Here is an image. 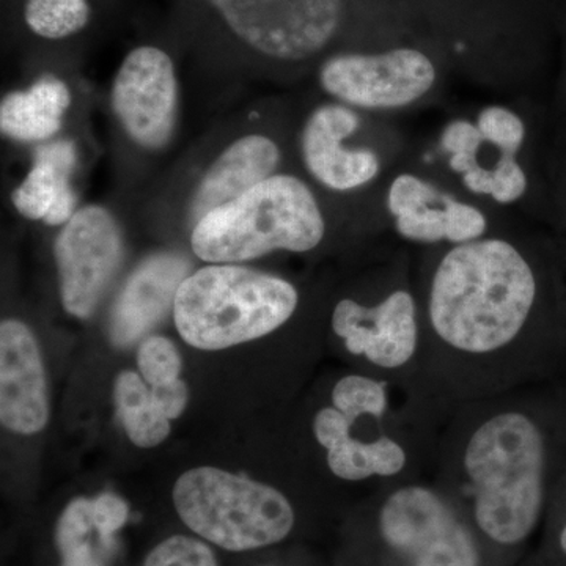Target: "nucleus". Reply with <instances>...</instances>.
I'll return each instance as SVG.
<instances>
[{
  "instance_id": "f257e3e1",
  "label": "nucleus",
  "mask_w": 566,
  "mask_h": 566,
  "mask_svg": "<svg viewBox=\"0 0 566 566\" xmlns=\"http://www.w3.org/2000/svg\"><path fill=\"white\" fill-rule=\"evenodd\" d=\"M536 293L534 270L512 241L482 238L453 245L431 277L428 323L455 352L486 356L520 337Z\"/></svg>"
},
{
  "instance_id": "f03ea898",
  "label": "nucleus",
  "mask_w": 566,
  "mask_h": 566,
  "mask_svg": "<svg viewBox=\"0 0 566 566\" xmlns=\"http://www.w3.org/2000/svg\"><path fill=\"white\" fill-rule=\"evenodd\" d=\"M545 455L542 431L523 412H497L469 438L464 471L475 521L493 542L516 545L534 531L543 506Z\"/></svg>"
},
{
  "instance_id": "7ed1b4c3",
  "label": "nucleus",
  "mask_w": 566,
  "mask_h": 566,
  "mask_svg": "<svg viewBox=\"0 0 566 566\" xmlns=\"http://www.w3.org/2000/svg\"><path fill=\"white\" fill-rule=\"evenodd\" d=\"M323 212L300 178L273 175L196 223L192 251L208 263H238L274 251L308 252L322 243Z\"/></svg>"
},
{
  "instance_id": "20e7f679",
  "label": "nucleus",
  "mask_w": 566,
  "mask_h": 566,
  "mask_svg": "<svg viewBox=\"0 0 566 566\" xmlns=\"http://www.w3.org/2000/svg\"><path fill=\"white\" fill-rule=\"evenodd\" d=\"M297 301L296 289L283 279L212 264L181 283L175 326L186 344L218 352L273 333L292 318Z\"/></svg>"
},
{
  "instance_id": "39448f33",
  "label": "nucleus",
  "mask_w": 566,
  "mask_h": 566,
  "mask_svg": "<svg viewBox=\"0 0 566 566\" xmlns=\"http://www.w3.org/2000/svg\"><path fill=\"white\" fill-rule=\"evenodd\" d=\"M174 504L192 532L234 553L275 545L294 526L293 506L281 491L211 465L178 479Z\"/></svg>"
},
{
  "instance_id": "423d86ee",
  "label": "nucleus",
  "mask_w": 566,
  "mask_h": 566,
  "mask_svg": "<svg viewBox=\"0 0 566 566\" xmlns=\"http://www.w3.org/2000/svg\"><path fill=\"white\" fill-rule=\"evenodd\" d=\"M241 43L277 62H304L334 43L346 0H202Z\"/></svg>"
},
{
  "instance_id": "0eeeda50",
  "label": "nucleus",
  "mask_w": 566,
  "mask_h": 566,
  "mask_svg": "<svg viewBox=\"0 0 566 566\" xmlns=\"http://www.w3.org/2000/svg\"><path fill=\"white\" fill-rule=\"evenodd\" d=\"M324 91L349 106L395 111L411 106L433 91L438 69L416 48H394L374 54L344 52L319 70Z\"/></svg>"
},
{
  "instance_id": "6e6552de",
  "label": "nucleus",
  "mask_w": 566,
  "mask_h": 566,
  "mask_svg": "<svg viewBox=\"0 0 566 566\" xmlns=\"http://www.w3.org/2000/svg\"><path fill=\"white\" fill-rule=\"evenodd\" d=\"M387 545L415 566H476L474 538L434 491L406 486L390 494L379 515Z\"/></svg>"
},
{
  "instance_id": "1a4fd4ad",
  "label": "nucleus",
  "mask_w": 566,
  "mask_h": 566,
  "mask_svg": "<svg viewBox=\"0 0 566 566\" xmlns=\"http://www.w3.org/2000/svg\"><path fill=\"white\" fill-rule=\"evenodd\" d=\"M62 303L76 318H88L120 266L117 222L102 207L74 212L55 240Z\"/></svg>"
},
{
  "instance_id": "9d476101",
  "label": "nucleus",
  "mask_w": 566,
  "mask_h": 566,
  "mask_svg": "<svg viewBox=\"0 0 566 566\" xmlns=\"http://www.w3.org/2000/svg\"><path fill=\"white\" fill-rule=\"evenodd\" d=\"M178 85L166 52L140 46L123 61L112 106L125 132L142 147L163 148L174 132Z\"/></svg>"
},
{
  "instance_id": "9b49d317",
  "label": "nucleus",
  "mask_w": 566,
  "mask_h": 566,
  "mask_svg": "<svg viewBox=\"0 0 566 566\" xmlns=\"http://www.w3.org/2000/svg\"><path fill=\"white\" fill-rule=\"evenodd\" d=\"M333 329L349 353L365 356L378 367H403L419 344L415 296L408 290H395L374 307L340 301L334 308Z\"/></svg>"
},
{
  "instance_id": "f8f14e48",
  "label": "nucleus",
  "mask_w": 566,
  "mask_h": 566,
  "mask_svg": "<svg viewBox=\"0 0 566 566\" xmlns=\"http://www.w3.org/2000/svg\"><path fill=\"white\" fill-rule=\"evenodd\" d=\"M359 126V115L340 104L319 107L308 118L303 133L305 166L326 188L353 191L381 172V159L371 148L344 145Z\"/></svg>"
},
{
  "instance_id": "ddd939ff",
  "label": "nucleus",
  "mask_w": 566,
  "mask_h": 566,
  "mask_svg": "<svg viewBox=\"0 0 566 566\" xmlns=\"http://www.w3.org/2000/svg\"><path fill=\"white\" fill-rule=\"evenodd\" d=\"M50 419L39 344L24 323L0 326V420L20 434L40 433Z\"/></svg>"
},
{
  "instance_id": "4468645a",
  "label": "nucleus",
  "mask_w": 566,
  "mask_h": 566,
  "mask_svg": "<svg viewBox=\"0 0 566 566\" xmlns=\"http://www.w3.org/2000/svg\"><path fill=\"white\" fill-rule=\"evenodd\" d=\"M191 263L178 253H159L145 260L126 282L111 316V338L129 346L150 333L175 305Z\"/></svg>"
},
{
  "instance_id": "2eb2a0df",
  "label": "nucleus",
  "mask_w": 566,
  "mask_h": 566,
  "mask_svg": "<svg viewBox=\"0 0 566 566\" xmlns=\"http://www.w3.org/2000/svg\"><path fill=\"white\" fill-rule=\"evenodd\" d=\"M281 150L270 137L245 136L234 142L212 164L193 197L191 216L199 222L208 212L233 202L256 185L273 177Z\"/></svg>"
},
{
  "instance_id": "dca6fc26",
  "label": "nucleus",
  "mask_w": 566,
  "mask_h": 566,
  "mask_svg": "<svg viewBox=\"0 0 566 566\" xmlns=\"http://www.w3.org/2000/svg\"><path fill=\"white\" fill-rule=\"evenodd\" d=\"M33 167L13 192V205L24 218L41 219L48 226H62L73 218L76 196L70 175L76 166V148L69 140L52 142L36 148Z\"/></svg>"
},
{
  "instance_id": "f3484780",
  "label": "nucleus",
  "mask_w": 566,
  "mask_h": 566,
  "mask_svg": "<svg viewBox=\"0 0 566 566\" xmlns=\"http://www.w3.org/2000/svg\"><path fill=\"white\" fill-rule=\"evenodd\" d=\"M71 104L69 87L52 76L41 77L28 92H14L0 106V128L11 139H50L61 129Z\"/></svg>"
},
{
  "instance_id": "a211bd4d",
  "label": "nucleus",
  "mask_w": 566,
  "mask_h": 566,
  "mask_svg": "<svg viewBox=\"0 0 566 566\" xmlns=\"http://www.w3.org/2000/svg\"><path fill=\"white\" fill-rule=\"evenodd\" d=\"M55 543L62 566H109L118 549L115 536H106L93 520V501L76 499L57 521Z\"/></svg>"
},
{
  "instance_id": "6ab92c4d",
  "label": "nucleus",
  "mask_w": 566,
  "mask_h": 566,
  "mask_svg": "<svg viewBox=\"0 0 566 566\" xmlns=\"http://www.w3.org/2000/svg\"><path fill=\"white\" fill-rule=\"evenodd\" d=\"M406 452L389 436H379L375 441H359L349 436L334 449L327 450V464L338 479L359 480L370 476H394L403 471Z\"/></svg>"
},
{
  "instance_id": "aec40b11",
  "label": "nucleus",
  "mask_w": 566,
  "mask_h": 566,
  "mask_svg": "<svg viewBox=\"0 0 566 566\" xmlns=\"http://www.w3.org/2000/svg\"><path fill=\"white\" fill-rule=\"evenodd\" d=\"M115 405L129 439L142 449L161 444L170 433V420L159 411L144 378L123 371L115 381Z\"/></svg>"
},
{
  "instance_id": "412c9836",
  "label": "nucleus",
  "mask_w": 566,
  "mask_h": 566,
  "mask_svg": "<svg viewBox=\"0 0 566 566\" xmlns=\"http://www.w3.org/2000/svg\"><path fill=\"white\" fill-rule=\"evenodd\" d=\"M24 17L36 35L61 40L87 25L91 6L87 0H29Z\"/></svg>"
},
{
  "instance_id": "4be33fe9",
  "label": "nucleus",
  "mask_w": 566,
  "mask_h": 566,
  "mask_svg": "<svg viewBox=\"0 0 566 566\" xmlns=\"http://www.w3.org/2000/svg\"><path fill=\"white\" fill-rule=\"evenodd\" d=\"M463 185L476 196H490L497 203H513L527 191V174L515 155H501L494 167L476 164L463 175Z\"/></svg>"
},
{
  "instance_id": "5701e85b",
  "label": "nucleus",
  "mask_w": 566,
  "mask_h": 566,
  "mask_svg": "<svg viewBox=\"0 0 566 566\" xmlns=\"http://www.w3.org/2000/svg\"><path fill=\"white\" fill-rule=\"evenodd\" d=\"M333 403L353 423L363 416L382 417L387 411L386 382L360 375L345 376L334 387Z\"/></svg>"
},
{
  "instance_id": "b1692460",
  "label": "nucleus",
  "mask_w": 566,
  "mask_h": 566,
  "mask_svg": "<svg viewBox=\"0 0 566 566\" xmlns=\"http://www.w3.org/2000/svg\"><path fill=\"white\" fill-rule=\"evenodd\" d=\"M483 139L499 148L501 155H515L526 140V125L520 115L504 106H488L476 117Z\"/></svg>"
},
{
  "instance_id": "393cba45",
  "label": "nucleus",
  "mask_w": 566,
  "mask_h": 566,
  "mask_svg": "<svg viewBox=\"0 0 566 566\" xmlns=\"http://www.w3.org/2000/svg\"><path fill=\"white\" fill-rule=\"evenodd\" d=\"M137 364L142 378L151 387L167 385L180 378V353L167 338L150 337L142 342Z\"/></svg>"
},
{
  "instance_id": "a878e982",
  "label": "nucleus",
  "mask_w": 566,
  "mask_h": 566,
  "mask_svg": "<svg viewBox=\"0 0 566 566\" xmlns=\"http://www.w3.org/2000/svg\"><path fill=\"white\" fill-rule=\"evenodd\" d=\"M444 196V192L439 191L423 178L412 174H401L394 178L387 189L386 207L389 214L397 219L428 205L441 202Z\"/></svg>"
},
{
  "instance_id": "bb28decb",
  "label": "nucleus",
  "mask_w": 566,
  "mask_h": 566,
  "mask_svg": "<svg viewBox=\"0 0 566 566\" xmlns=\"http://www.w3.org/2000/svg\"><path fill=\"white\" fill-rule=\"evenodd\" d=\"M144 566H218V560L203 542L175 535L159 543L145 558Z\"/></svg>"
},
{
  "instance_id": "cd10ccee",
  "label": "nucleus",
  "mask_w": 566,
  "mask_h": 566,
  "mask_svg": "<svg viewBox=\"0 0 566 566\" xmlns=\"http://www.w3.org/2000/svg\"><path fill=\"white\" fill-rule=\"evenodd\" d=\"M446 199L447 193L441 202L394 219L395 230L401 238L415 243H442L447 238Z\"/></svg>"
},
{
  "instance_id": "c85d7f7f",
  "label": "nucleus",
  "mask_w": 566,
  "mask_h": 566,
  "mask_svg": "<svg viewBox=\"0 0 566 566\" xmlns=\"http://www.w3.org/2000/svg\"><path fill=\"white\" fill-rule=\"evenodd\" d=\"M447 243L453 245L474 243L485 238L488 218L475 205L460 202L455 197L447 196Z\"/></svg>"
},
{
  "instance_id": "c756f323",
  "label": "nucleus",
  "mask_w": 566,
  "mask_h": 566,
  "mask_svg": "<svg viewBox=\"0 0 566 566\" xmlns=\"http://www.w3.org/2000/svg\"><path fill=\"white\" fill-rule=\"evenodd\" d=\"M485 144L482 133L475 123L453 120L446 126L441 134L442 150L452 155L479 156L480 148Z\"/></svg>"
},
{
  "instance_id": "7c9ffc66",
  "label": "nucleus",
  "mask_w": 566,
  "mask_h": 566,
  "mask_svg": "<svg viewBox=\"0 0 566 566\" xmlns=\"http://www.w3.org/2000/svg\"><path fill=\"white\" fill-rule=\"evenodd\" d=\"M353 422L337 408H324L315 417L316 441L326 450L334 449L352 436Z\"/></svg>"
},
{
  "instance_id": "2f4dec72",
  "label": "nucleus",
  "mask_w": 566,
  "mask_h": 566,
  "mask_svg": "<svg viewBox=\"0 0 566 566\" xmlns=\"http://www.w3.org/2000/svg\"><path fill=\"white\" fill-rule=\"evenodd\" d=\"M129 509L118 495L104 493L93 501V520L106 536H114L128 521Z\"/></svg>"
},
{
  "instance_id": "473e14b6",
  "label": "nucleus",
  "mask_w": 566,
  "mask_h": 566,
  "mask_svg": "<svg viewBox=\"0 0 566 566\" xmlns=\"http://www.w3.org/2000/svg\"><path fill=\"white\" fill-rule=\"evenodd\" d=\"M153 400L167 419H178L188 403V387L180 378L167 385L151 387Z\"/></svg>"
},
{
  "instance_id": "72a5a7b5",
  "label": "nucleus",
  "mask_w": 566,
  "mask_h": 566,
  "mask_svg": "<svg viewBox=\"0 0 566 566\" xmlns=\"http://www.w3.org/2000/svg\"><path fill=\"white\" fill-rule=\"evenodd\" d=\"M560 547L562 551L566 554V526L564 527V531H562L560 534Z\"/></svg>"
}]
</instances>
